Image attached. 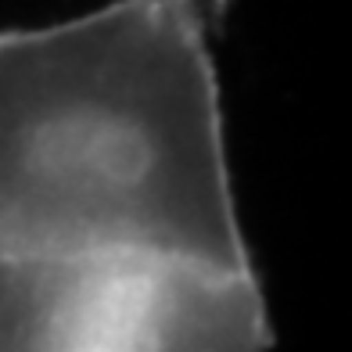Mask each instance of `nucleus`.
<instances>
[{
	"label": "nucleus",
	"instance_id": "nucleus-1",
	"mask_svg": "<svg viewBox=\"0 0 352 352\" xmlns=\"http://www.w3.org/2000/svg\"><path fill=\"white\" fill-rule=\"evenodd\" d=\"M219 0L0 33V266L252 270L223 148Z\"/></svg>",
	"mask_w": 352,
	"mask_h": 352
},
{
	"label": "nucleus",
	"instance_id": "nucleus-2",
	"mask_svg": "<svg viewBox=\"0 0 352 352\" xmlns=\"http://www.w3.org/2000/svg\"><path fill=\"white\" fill-rule=\"evenodd\" d=\"M255 270L0 266V349H270Z\"/></svg>",
	"mask_w": 352,
	"mask_h": 352
}]
</instances>
